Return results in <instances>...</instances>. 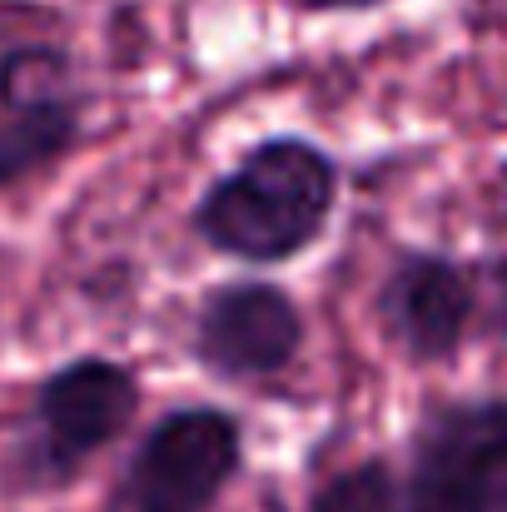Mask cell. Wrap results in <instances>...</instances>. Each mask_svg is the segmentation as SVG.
<instances>
[{
  "instance_id": "2",
  "label": "cell",
  "mask_w": 507,
  "mask_h": 512,
  "mask_svg": "<svg viewBox=\"0 0 507 512\" xmlns=\"http://www.w3.org/2000/svg\"><path fill=\"white\" fill-rule=\"evenodd\" d=\"M244 473V423L229 408H169L120 478V512H209Z\"/></svg>"
},
{
  "instance_id": "11",
  "label": "cell",
  "mask_w": 507,
  "mask_h": 512,
  "mask_svg": "<svg viewBox=\"0 0 507 512\" xmlns=\"http://www.w3.org/2000/svg\"><path fill=\"white\" fill-rule=\"evenodd\" d=\"M493 512H507V483L498 488V498H493Z\"/></svg>"
},
{
  "instance_id": "9",
  "label": "cell",
  "mask_w": 507,
  "mask_h": 512,
  "mask_svg": "<svg viewBox=\"0 0 507 512\" xmlns=\"http://www.w3.org/2000/svg\"><path fill=\"white\" fill-rule=\"evenodd\" d=\"M488 289H493V329L507 339V254L488 264Z\"/></svg>"
},
{
  "instance_id": "10",
  "label": "cell",
  "mask_w": 507,
  "mask_h": 512,
  "mask_svg": "<svg viewBox=\"0 0 507 512\" xmlns=\"http://www.w3.org/2000/svg\"><path fill=\"white\" fill-rule=\"evenodd\" d=\"M299 10H373V5H388V0H294Z\"/></svg>"
},
{
  "instance_id": "1",
  "label": "cell",
  "mask_w": 507,
  "mask_h": 512,
  "mask_svg": "<svg viewBox=\"0 0 507 512\" xmlns=\"http://www.w3.org/2000/svg\"><path fill=\"white\" fill-rule=\"evenodd\" d=\"M338 209V165L319 140L269 135L219 174L189 229L224 259L274 269L314 249Z\"/></svg>"
},
{
  "instance_id": "3",
  "label": "cell",
  "mask_w": 507,
  "mask_h": 512,
  "mask_svg": "<svg viewBox=\"0 0 507 512\" xmlns=\"http://www.w3.org/2000/svg\"><path fill=\"white\" fill-rule=\"evenodd\" d=\"M507 483V398L433 403L408 448L403 512H493Z\"/></svg>"
},
{
  "instance_id": "4",
  "label": "cell",
  "mask_w": 507,
  "mask_h": 512,
  "mask_svg": "<svg viewBox=\"0 0 507 512\" xmlns=\"http://www.w3.org/2000/svg\"><path fill=\"white\" fill-rule=\"evenodd\" d=\"M140 413V378L115 358H75L35 388V473L40 483L75 478Z\"/></svg>"
},
{
  "instance_id": "12",
  "label": "cell",
  "mask_w": 507,
  "mask_h": 512,
  "mask_svg": "<svg viewBox=\"0 0 507 512\" xmlns=\"http://www.w3.org/2000/svg\"><path fill=\"white\" fill-rule=\"evenodd\" d=\"M498 184H503V204H507V160H503V170H498Z\"/></svg>"
},
{
  "instance_id": "5",
  "label": "cell",
  "mask_w": 507,
  "mask_h": 512,
  "mask_svg": "<svg viewBox=\"0 0 507 512\" xmlns=\"http://www.w3.org/2000/svg\"><path fill=\"white\" fill-rule=\"evenodd\" d=\"M304 353V314L269 279H229L204 294L194 319V358L224 383H259Z\"/></svg>"
},
{
  "instance_id": "6",
  "label": "cell",
  "mask_w": 507,
  "mask_h": 512,
  "mask_svg": "<svg viewBox=\"0 0 507 512\" xmlns=\"http://www.w3.org/2000/svg\"><path fill=\"white\" fill-rule=\"evenodd\" d=\"M478 319V274L438 249H403L378 284V324L413 363H453Z\"/></svg>"
},
{
  "instance_id": "7",
  "label": "cell",
  "mask_w": 507,
  "mask_h": 512,
  "mask_svg": "<svg viewBox=\"0 0 507 512\" xmlns=\"http://www.w3.org/2000/svg\"><path fill=\"white\" fill-rule=\"evenodd\" d=\"M80 90L0 100V189H15L50 165H60L80 140Z\"/></svg>"
},
{
  "instance_id": "8",
  "label": "cell",
  "mask_w": 507,
  "mask_h": 512,
  "mask_svg": "<svg viewBox=\"0 0 507 512\" xmlns=\"http://www.w3.org/2000/svg\"><path fill=\"white\" fill-rule=\"evenodd\" d=\"M309 512H403V478L388 468V458L348 463L329 483H319Z\"/></svg>"
}]
</instances>
